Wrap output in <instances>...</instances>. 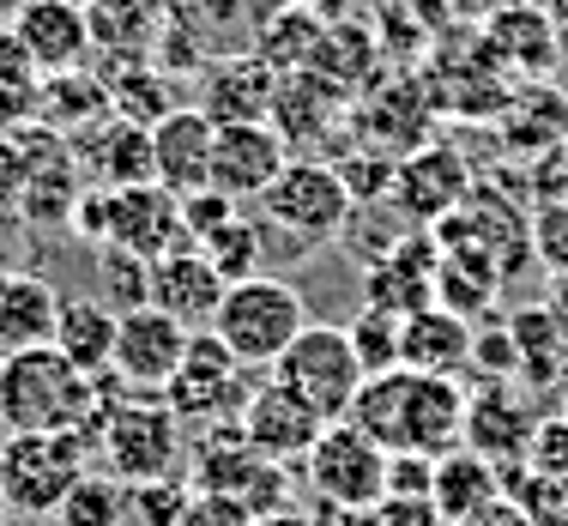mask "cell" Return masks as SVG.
I'll return each instance as SVG.
<instances>
[{
	"instance_id": "cell-1",
	"label": "cell",
	"mask_w": 568,
	"mask_h": 526,
	"mask_svg": "<svg viewBox=\"0 0 568 526\" xmlns=\"http://www.w3.org/2000/svg\"><path fill=\"white\" fill-rule=\"evenodd\" d=\"M351 424L387 454H454L466 442V387L459 375H424V370H387L369 375L351 399Z\"/></svg>"
},
{
	"instance_id": "cell-2",
	"label": "cell",
	"mask_w": 568,
	"mask_h": 526,
	"mask_svg": "<svg viewBox=\"0 0 568 526\" xmlns=\"http://www.w3.org/2000/svg\"><path fill=\"white\" fill-rule=\"evenodd\" d=\"M128 387L103 375H79L55 345H31L0 357V429L7 436H55V429H91L110 417Z\"/></svg>"
},
{
	"instance_id": "cell-3",
	"label": "cell",
	"mask_w": 568,
	"mask_h": 526,
	"mask_svg": "<svg viewBox=\"0 0 568 526\" xmlns=\"http://www.w3.org/2000/svg\"><path fill=\"white\" fill-rule=\"evenodd\" d=\"M67 224L91 249H121V254H140V261H158L164 249L182 242V206L158 182H133V188H91L85 182L73 212H67Z\"/></svg>"
},
{
	"instance_id": "cell-4",
	"label": "cell",
	"mask_w": 568,
	"mask_h": 526,
	"mask_svg": "<svg viewBox=\"0 0 568 526\" xmlns=\"http://www.w3.org/2000/svg\"><path fill=\"white\" fill-rule=\"evenodd\" d=\"M308 327V308L296 296L291 279L278 273H254V279H236L224 291L219 315H212L206 333H219L224 351L242 363V370H273L284 357V345Z\"/></svg>"
},
{
	"instance_id": "cell-5",
	"label": "cell",
	"mask_w": 568,
	"mask_h": 526,
	"mask_svg": "<svg viewBox=\"0 0 568 526\" xmlns=\"http://www.w3.org/2000/svg\"><path fill=\"white\" fill-rule=\"evenodd\" d=\"M91 429L55 436H0V503L12 515H55L61 496L91 472Z\"/></svg>"
},
{
	"instance_id": "cell-6",
	"label": "cell",
	"mask_w": 568,
	"mask_h": 526,
	"mask_svg": "<svg viewBox=\"0 0 568 526\" xmlns=\"http://www.w3.org/2000/svg\"><path fill=\"white\" fill-rule=\"evenodd\" d=\"M254 206H261V219L273 224V231L296 236L303 249H321V242H339L351 231L357 200H351L339 164H327V158H291V164L278 170V182L266 188Z\"/></svg>"
},
{
	"instance_id": "cell-7",
	"label": "cell",
	"mask_w": 568,
	"mask_h": 526,
	"mask_svg": "<svg viewBox=\"0 0 568 526\" xmlns=\"http://www.w3.org/2000/svg\"><path fill=\"white\" fill-rule=\"evenodd\" d=\"M98 448L103 472H115L121 484L182 478V417L158 394H121L98 424Z\"/></svg>"
},
{
	"instance_id": "cell-8",
	"label": "cell",
	"mask_w": 568,
	"mask_h": 526,
	"mask_svg": "<svg viewBox=\"0 0 568 526\" xmlns=\"http://www.w3.org/2000/svg\"><path fill=\"white\" fill-rule=\"evenodd\" d=\"M273 382H284L296 399H308L327 424H339V417H351V399L363 394L369 375H363L345 327H333V321H308V327L284 345V357L273 363Z\"/></svg>"
},
{
	"instance_id": "cell-9",
	"label": "cell",
	"mask_w": 568,
	"mask_h": 526,
	"mask_svg": "<svg viewBox=\"0 0 568 526\" xmlns=\"http://www.w3.org/2000/svg\"><path fill=\"white\" fill-rule=\"evenodd\" d=\"M387 461H394V454H387L382 442H369L351 417H339V424H327L321 442L308 448L303 478H308V490H315L327 508L363 515V508L387 503Z\"/></svg>"
},
{
	"instance_id": "cell-10",
	"label": "cell",
	"mask_w": 568,
	"mask_h": 526,
	"mask_svg": "<svg viewBox=\"0 0 568 526\" xmlns=\"http://www.w3.org/2000/svg\"><path fill=\"white\" fill-rule=\"evenodd\" d=\"M187 484L194 490H219L236 496L254 520L291 508V484H284V466H273L266 454L248 448L236 424H212V436L194 442V461H187Z\"/></svg>"
},
{
	"instance_id": "cell-11",
	"label": "cell",
	"mask_w": 568,
	"mask_h": 526,
	"mask_svg": "<svg viewBox=\"0 0 568 526\" xmlns=\"http://www.w3.org/2000/svg\"><path fill=\"white\" fill-rule=\"evenodd\" d=\"M254 387H242V363L224 351L219 333H187L182 370L170 375L164 406L182 424H236Z\"/></svg>"
},
{
	"instance_id": "cell-12",
	"label": "cell",
	"mask_w": 568,
	"mask_h": 526,
	"mask_svg": "<svg viewBox=\"0 0 568 526\" xmlns=\"http://www.w3.org/2000/svg\"><path fill=\"white\" fill-rule=\"evenodd\" d=\"M187 351V327L170 321L164 308L140 303L128 315H115V351H110V375L128 394H164L170 375L182 370Z\"/></svg>"
},
{
	"instance_id": "cell-13",
	"label": "cell",
	"mask_w": 568,
	"mask_h": 526,
	"mask_svg": "<svg viewBox=\"0 0 568 526\" xmlns=\"http://www.w3.org/2000/svg\"><path fill=\"white\" fill-rule=\"evenodd\" d=\"M466 194H471V170H466V158L454 152V145H417V152H405L399 164H394V212L412 231H436L448 212L466 206Z\"/></svg>"
},
{
	"instance_id": "cell-14",
	"label": "cell",
	"mask_w": 568,
	"mask_h": 526,
	"mask_svg": "<svg viewBox=\"0 0 568 526\" xmlns=\"http://www.w3.org/2000/svg\"><path fill=\"white\" fill-rule=\"evenodd\" d=\"M429 91L424 85H405V79H375L369 91L351 98V145H369L382 158H405L417 145H429Z\"/></svg>"
},
{
	"instance_id": "cell-15",
	"label": "cell",
	"mask_w": 568,
	"mask_h": 526,
	"mask_svg": "<svg viewBox=\"0 0 568 526\" xmlns=\"http://www.w3.org/2000/svg\"><path fill=\"white\" fill-rule=\"evenodd\" d=\"M236 429L248 436V448L266 454L273 466H303L308 448L321 442V429H327V417L308 406V399H296L284 382H266V387H254V394H248Z\"/></svg>"
},
{
	"instance_id": "cell-16",
	"label": "cell",
	"mask_w": 568,
	"mask_h": 526,
	"mask_svg": "<svg viewBox=\"0 0 568 526\" xmlns=\"http://www.w3.org/2000/svg\"><path fill=\"white\" fill-rule=\"evenodd\" d=\"M224 291L230 285L219 279V266H212L194 242H175V249H164L152 261V273H145V303L164 308L170 321H182L187 333H206L212 327Z\"/></svg>"
},
{
	"instance_id": "cell-17",
	"label": "cell",
	"mask_w": 568,
	"mask_h": 526,
	"mask_svg": "<svg viewBox=\"0 0 568 526\" xmlns=\"http://www.w3.org/2000/svg\"><path fill=\"white\" fill-rule=\"evenodd\" d=\"M284 164H291V145L278 140L273 121H224L219 140H212V188L236 206L261 200Z\"/></svg>"
},
{
	"instance_id": "cell-18",
	"label": "cell",
	"mask_w": 568,
	"mask_h": 526,
	"mask_svg": "<svg viewBox=\"0 0 568 526\" xmlns=\"http://www.w3.org/2000/svg\"><path fill=\"white\" fill-rule=\"evenodd\" d=\"M212 140H219V121L200 103H175L152 128V182L175 200L212 188Z\"/></svg>"
},
{
	"instance_id": "cell-19",
	"label": "cell",
	"mask_w": 568,
	"mask_h": 526,
	"mask_svg": "<svg viewBox=\"0 0 568 526\" xmlns=\"http://www.w3.org/2000/svg\"><path fill=\"white\" fill-rule=\"evenodd\" d=\"M538 417L526 406V394L514 382H484L478 394H466V448L484 454L490 466H520L526 442H532Z\"/></svg>"
},
{
	"instance_id": "cell-20",
	"label": "cell",
	"mask_w": 568,
	"mask_h": 526,
	"mask_svg": "<svg viewBox=\"0 0 568 526\" xmlns=\"http://www.w3.org/2000/svg\"><path fill=\"white\" fill-rule=\"evenodd\" d=\"M436 273H442V249L429 231H405L382 261L369 266V308H387V315H417V308L436 303Z\"/></svg>"
},
{
	"instance_id": "cell-21",
	"label": "cell",
	"mask_w": 568,
	"mask_h": 526,
	"mask_svg": "<svg viewBox=\"0 0 568 526\" xmlns=\"http://www.w3.org/2000/svg\"><path fill=\"white\" fill-rule=\"evenodd\" d=\"M12 37L24 43V55L37 61V73H73L91 55V24L85 0H24L12 12Z\"/></svg>"
},
{
	"instance_id": "cell-22",
	"label": "cell",
	"mask_w": 568,
	"mask_h": 526,
	"mask_svg": "<svg viewBox=\"0 0 568 526\" xmlns=\"http://www.w3.org/2000/svg\"><path fill=\"white\" fill-rule=\"evenodd\" d=\"M351 115V98L339 85H327V79L315 73V67H296V73H278L273 85V110H266V121L278 128V140L291 145H321L333 133V121Z\"/></svg>"
},
{
	"instance_id": "cell-23",
	"label": "cell",
	"mask_w": 568,
	"mask_h": 526,
	"mask_svg": "<svg viewBox=\"0 0 568 526\" xmlns=\"http://www.w3.org/2000/svg\"><path fill=\"white\" fill-rule=\"evenodd\" d=\"M484 43H490V55L503 61L508 73H532V79H545L550 67L562 61L557 19H550L545 7H532V0H508V7H496L490 19H484Z\"/></svg>"
},
{
	"instance_id": "cell-24",
	"label": "cell",
	"mask_w": 568,
	"mask_h": 526,
	"mask_svg": "<svg viewBox=\"0 0 568 526\" xmlns=\"http://www.w3.org/2000/svg\"><path fill=\"white\" fill-rule=\"evenodd\" d=\"M471 345H478L471 321L454 315V308H442V303H429V308H417V315H405L399 363L405 370H424V375H466Z\"/></svg>"
},
{
	"instance_id": "cell-25",
	"label": "cell",
	"mask_w": 568,
	"mask_h": 526,
	"mask_svg": "<svg viewBox=\"0 0 568 526\" xmlns=\"http://www.w3.org/2000/svg\"><path fill=\"white\" fill-rule=\"evenodd\" d=\"M85 24H91V49H103L115 61H145L164 43L170 0H85Z\"/></svg>"
},
{
	"instance_id": "cell-26",
	"label": "cell",
	"mask_w": 568,
	"mask_h": 526,
	"mask_svg": "<svg viewBox=\"0 0 568 526\" xmlns=\"http://www.w3.org/2000/svg\"><path fill=\"white\" fill-rule=\"evenodd\" d=\"M61 296L37 273H0V357L55 340Z\"/></svg>"
},
{
	"instance_id": "cell-27",
	"label": "cell",
	"mask_w": 568,
	"mask_h": 526,
	"mask_svg": "<svg viewBox=\"0 0 568 526\" xmlns=\"http://www.w3.org/2000/svg\"><path fill=\"white\" fill-rule=\"evenodd\" d=\"M496 496H503V466H490L484 454H471L466 442L436 461V478H429V508L442 515V526H459L466 515H478L484 503H496Z\"/></svg>"
},
{
	"instance_id": "cell-28",
	"label": "cell",
	"mask_w": 568,
	"mask_h": 526,
	"mask_svg": "<svg viewBox=\"0 0 568 526\" xmlns=\"http://www.w3.org/2000/svg\"><path fill=\"white\" fill-rule=\"evenodd\" d=\"M273 85H278V73L261 55H236V61H224L206 73V103H200V110L219 121V128L224 121H266Z\"/></svg>"
},
{
	"instance_id": "cell-29",
	"label": "cell",
	"mask_w": 568,
	"mask_h": 526,
	"mask_svg": "<svg viewBox=\"0 0 568 526\" xmlns=\"http://www.w3.org/2000/svg\"><path fill=\"white\" fill-rule=\"evenodd\" d=\"M508 340L520 351V382H532V387L568 382V321L550 303L520 308V315L508 321Z\"/></svg>"
},
{
	"instance_id": "cell-30",
	"label": "cell",
	"mask_w": 568,
	"mask_h": 526,
	"mask_svg": "<svg viewBox=\"0 0 568 526\" xmlns=\"http://www.w3.org/2000/svg\"><path fill=\"white\" fill-rule=\"evenodd\" d=\"M315 67L327 85H339L345 98H357L363 85H375L382 79V43H375V31L369 24H333L327 19V31H321V43H315Z\"/></svg>"
},
{
	"instance_id": "cell-31",
	"label": "cell",
	"mask_w": 568,
	"mask_h": 526,
	"mask_svg": "<svg viewBox=\"0 0 568 526\" xmlns=\"http://www.w3.org/2000/svg\"><path fill=\"white\" fill-rule=\"evenodd\" d=\"M85 140H98V145H85V164H91V182L98 188L152 182V128L110 115L98 133H85Z\"/></svg>"
},
{
	"instance_id": "cell-32",
	"label": "cell",
	"mask_w": 568,
	"mask_h": 526,
	"mask_svg": "<svg viewBox=\"0 0 568 526\" xmlns=\"http://www.w3.org/2000/svg\"><path fill=\"white\" fill-rule=\"evenodd\" d=\"M49 345L79 375H103L110 370V351H115V308L110 303H61V321H55V340Z\"/></svg>"
},
{
	"instance_id": "cell-33",
	"label": "cell",
	"mask_w": 568,
	"mask_h": 526,
	"mask_svg": "<svg viewBox=\"0 0 568 526\" xmlns=\"http://www.w3.org/2000/svg\"><path fill=\"white\" fill-rule=\"evenodd\" d=\"M110 85V115L121 121H140V128H158L175 98H170V73L164 67H145V61H115V73L103 79Z\"/></svg>"
},
{
	"instance_id": "cell-34",
	"label": "cell",
	"mask_w": 568,
	"mask_h": 526,
	"mask_svg": "<svg viewBox=\"0 0 568 526\" xmlns=\"http://www.w3.org/2000/svg\"><path fill=\"white\" fill-rule=\"evenodd\" d=\"M321 31H327V12H315V7H284L266 19V31H261V55L273 73H296V67H308L315 61V43H321Z\"/></svg>"
},
{
	"instance_id": "cell-35",
	"label": "cell",
	"mask_w": 568,
	"mask_h": 526,
	"mask_svg": "<svg viewBox=\"0 0 568 526\" xmlns=\"http://www.w3.org/2000/svg\"><path fill=\"white\" fill-rule=\"evenodd\" d=\"M37 115H43V128H79V121L91 115H110V85L103 79H85L73 67V73H49V85H37Z\"/></svg>"
},
{
	"instance_id": "cell-36",
	"label": "cell",
	"mask_w": 568,
	"mask_h": 526,
	"mask_svg": "<svg viewBox=\"0 0 568 526\" xmlns=\"http://www.w3.org/2000/svg\"><path fill=\"white\" fill-rule=\"evenodd\" d=\"M61 526H128V484L115 472H85L55 508Z\"/></svg>"
},
{
	"instance_id": "cell-37",
	"label": "cell",
	"mask_w": 568,
	"mask_h": 526,
	"mask_svg": "<svg viewBox=\"0 0 568 526\" xmlns=\"http://www.w3.org/2000/svg\"><path fill=\"white\" fill-rule=\"evenodd\" d=\"M200 254H206L212 266H219V279L224 285H236V279H254V273H266V242H261V224L254 219H230L219 224L206 242H200Z\"/></svg>"
},
{
	"instance_id": "cell-38",
	"label": "cell",
	"mask_w": 568,
	"mask_h": 526,
	"mask_svg": "<svg viewBox=\"0 0 568 526\" xmlns=\"http://www.w3.org/2000/svg\"><path fill=\"white\" fill-rule=\"evenodd\" d=\"M345 333H351V351H357L363 375L399 370V340H405V321H399V315H387V308H369V303H363V315L345 321Z\"/></svg>"
},
{
	"instance_id": "cell-39",
	"label": "cell",
	"mask_w": 568,
	"mask_h": 526,
	"mask_svg": "<svg viewBox=\"0 0 568 526\" xmlns=\"http://www.w3.org/2000/svg\"><path fill=\"white\" fill-rule=\"evenodd\" d=\"M526 236H532L538 266H545L550 279H568V200H538Z\"/></svg>"
},
{
	"instance_id": "cell-40",
	"label": "cell",
	"mask_w": 568,
	"mask_h": 526,
	"mask_svg": "<svg viewBox=\"0 0 568 526\" xmlns=\"http://www.w3.org/2000/svg\"><path fill=\"white\" fill-rule=\"evenodd\" d=\"M194 484L187 478H152V484H128V520L140 526H175L182 520V503Z\"/></svg>"
},
{
	"instance_id": "cell-41",
	"label": "cell",
	"mask_w": 568,
	"mask_h": 526,
	"mask_svg": "<svg viewBox=\"0 0 568 526\" xmlns=\"http://www.w3.org/2000/svg\"><path fill=\"white\" fill-rule=\"evenodd\" d=\"M394 164H399V158H382V152H369V145H351V152L339 158V175H345L351 200L369 206V200L394 194Z\"/></svg>"
},
{
	"instance_id": "cell-42",
	"label": "cell",
	"mask_w": 568,
	"mask_h": 526,
	"mask_svg": "<svg viewBox=\"0 0 568 526\" xmlns=\"http://www.w3.org/2000/svg\"><path fill=\"white\" fill-rule=\"evenodd\" d=\"M520 466L532 472V478H568V424H562V412L557 417H538V429H532V442H526Z\"/></svg>"
},
{
	"instance_id": "cell-43",
	"label": "cell",
	"mask_w": 568,
	"mask_h": 526,
	"mask_svg": "<svg viewBox=\"0 0 568 526\" xmlns=\"http://www.w3.org/2000/svg\"><path fill=\"white\" fill-rule=\"evenodd\" d=\"M175 526H254V515L236 503V496H219V490H187L182 520H175Z\"/></svg>"
},
{
	"instance_id": "cell-44",
	"label": "cell",
	"mask_w": 568,
	"mask_h": 526,
	"mask_svg": "<svg viewBox=\"0 0 568 526\" xmlns=\"http://www.w3.org/2000/svg\"><path fill=\"white\" fill-rule=\"evenodd\" d=\"M532 188H538V200H568V133L550 152L532 158Z\"/></svg>"
},
{
	"instance_id": "cell-45",
	"label": "cell",
	"mask_w": 568,
	"mask_h": 526,
	"mask_svg": "<svg viewBox=\"0 0 568 526\" xmlns=\"http://www.w3.org/2000/svg\"><path fill=\"white\" fill-rule=\"evenodd\" d=\"M37 79H43V73H37V61L24 55V43L7 31V37H0V85H12V91H37Z\"/></svg>"
},
{
	"instance_id": "cell-46",
	"label": "cell",
	"mask_w": 568,
	"mask_h": 526,
	"mask_svg": "<svg viewBox=\"0 0 568 526\" xmlns=\"http://www.w3.org/2000/svg\"><path fill=\"white\" fill-rule=\"evenodd\" d=\"M24 194V152L19 140H0V206H19Z\"/></svg>"
},
{
	"instance_id": "cell-47",
	"label": "cell",
	"mask_w": 568,
	"mask_h": 526,
	"mask_svg": "<svg viewBox=\"0 0 568 526\" xmlns=\"http://www.w3.org/2000/svg\"><path fill=\"white\" fill-rule=\"evenodd\" d=\"M31 115H37V91H12V85H0V140H12V133H19Z\"/></svg>"
},
{
	"instance_id": "cell-48",
	"label": "cell",
	"mask_w": 568,
	"mask_h": 526,
	"mask_svg": "<svg viewBox=\"0 0 568 526\" xmlns=\"http://www.w3.org/2000/svg\"><path fill=\"white\" fill-rule=\"evenodd\" d=\"M459 526H532V520H526V508L514 496H496V503H484L478 515H466Z\"/></svg>"
},
{
	"instance_id": "cell-49",
	"label": "cell",
	"mask_w": 568,
	"mask_h": 526,
	"mask_svg": "<svg viewBox=\"0 0 568 526\" xmlns=\"http://www.w3.org/2000/svg\"><path fill=\"white\" fill-rule=\"evenodd\" d=\"M254 526H315V520H308L303 508H278V515H261Z\"/></svg>"
},
{
	"instance_id": "cell-50",
	"label": "cell",
	"mask_w": 568,
	"mask_h": 526,
	"mask_svg": "<svg viewBox=\"0 0 568 526\" xmlns=\"http://www.w3.org/2000/svg\"><path fill=\"white\" fill-rule=\"evenodd\" d=\"M200 7H206L212 19H236V12H242V0H200Z\"/></svg>"
},
{
	"instance_id": "cell-51",
	"label": "cell",
	"mask_w": 568,
	"mask_h": 526,
	"mask_svg": "<svg viewBox=\"0 0 568 526\" xmlns=\"http://www.w3.org/2000/svg\"><path fill=\"white\" fill-rule=\"evenodd\" d=\"M7 515H12V508H7V503H0V526H7Z\"/></svg>"
},
{
	"instance_id": "cell-52",
	"label": "cell",
	"mask_w": 568,
	"mask_h": 526,
	"mask_svg": "<svg viewBox=\"0 0 568 526\" xmlns=\"http://www.w3.org/2000/svg\"><path fill=\"white\" fill-rule=\"evenodd\" d=\"M562 424H568V394H562Z\"/></svg>"
}]
</instances>
